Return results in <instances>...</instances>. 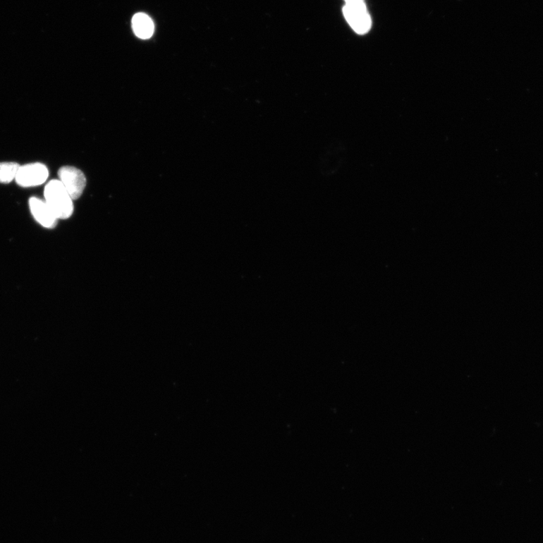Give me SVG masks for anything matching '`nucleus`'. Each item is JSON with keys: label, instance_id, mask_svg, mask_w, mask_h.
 Wrapping results in <instances>:
<instances>
[{"label": "nucleus", "instance_id": "nucleus-5", "mask_svg": "<svg viewBox=\"0 0 543 543\" xmlns=\"http://www.w3.org/2000/svg\"><path fill=\"white\" fill-rule=\"evenodd\" d=\"M29 208L35 220L45 229L51 230L57 226L59 220L45 200L31 197L29 200Z\"/></svg>", "mask_w": 543, "mask_h": 543}, {"label": "nucleus", "instance_id": "nucleus-6", "mask_svg": "<svg viewBox=\"0 0 543 543\" xmlns=\"http://www.w3.org/2000/svg\"><path fill=\"white\" fill-rule=\"evenodd\" d=\"M133 28L135 35L142 39H150L154 32L153 20L144 13H138L133 17Z\"/></svg>", "mask_w": 543, "mask_h": 543}, {"label": "nucleus", "instance_id": "nucleus-7", "mask_svg": "<svg viewBox=\"0 0 543 543\" xmlns=\"http://www.w3.org/2000/svg\"><path fill=\"white\" fill-rule=\"evenodd\" d=\"M20 166L16 162H0V183L16 180Z\"/></svg>", "mask_w": 543, "mask_h": 543}, {"label": "nucleus", "instance_id": "nucleus-2", "mask_svg": "<svg viewBox=\"0 0 543 543\" xmlns=\"http://www.w3.org/2000/svg\"><path fill=\"white\" fill-rule=\"evenodd\" d=\"M343 13L347 23L358 35H366L371 30L372 18L365 4H345Z\"/></svg>", "mask_w": 543, "mask_h": 543}, {"label": "nucleus", "instance_id": "nucleus-1", "mask_svg": "<svg viewBox=\"0 0 543 543\" xmlns=\"http://www.w3.org/2000/svg\"><path fill=\"white\" fill-rule=\"evenodd\" d=\"M44 197L59 220H67L73 214V200L59 180H52L47 183Z\"/></svg>", "mask_w": 543, "mask_h": 543}, {"label": "nucleus", "instance_id": "nucleus-8", "mask_svg": "<svg viewBox=\"0 0 543 543\" xmlns=\"http://www.w3.org/2000/svg\"><path fill=\"white\" fill-rule=\"evenodd\" d=\"M345 4H365V0H344Z\"/></svg>", "mask_w": 543, "mask_h": 543}, {"label": "nucleus", "instance_id": "nucleus-4", "mask_svg": "<svg viewBox=\"0 0 543 543\" xmlns=\"http://www.w3.org/2000/svg\"><path fill=\"white\" fill-rule=\"evenodd\" d=\"M59 181L73 200H78L86 187L83 171L73 166H63L59 171Z\"/></svg>", "mask_w": 543, "mask_h": 543}, {"label": "nucleus", "instance_id": "nucleus-3", "mask_svg": "<svg viewBox=\"0 0 543 543\" xmlns=\"http://www.w3.org/2000/svg\"><path fill=\"white\" fill-rule=\"evenodd\" d=\"M49 175V169L45 165L41 163H32V164L20 166L16 181L20 187H37L47 181Z\"/></svg>", "mask_w": 543, "mask_h": 543}]
</instances>
